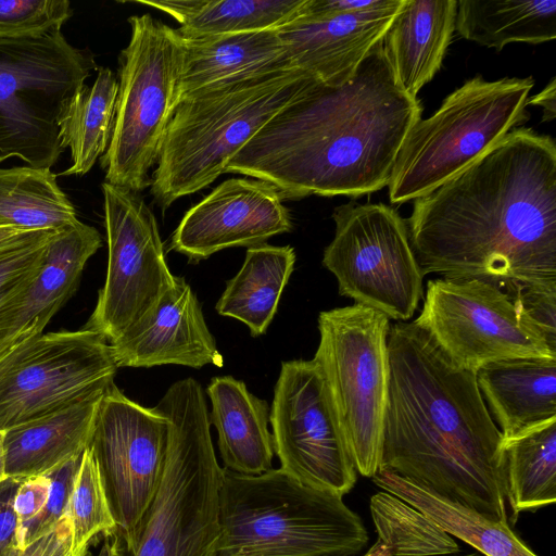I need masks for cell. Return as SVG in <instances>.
<instances>
[{
  "label": "cell",
  "mask_w": 556,
  "mask_h": 556,
  "mask_svg": "<svg viewBox=\"0 0 556 556\" xmlns=\"http://www.w3.org/2000/svg\"><path fill=\"white\" fill-rule=\"evenodd\" d=\"M425 275L506 291L556 287V144L518 127L459 174L414 200L406 222Z\"/></svg>",
  "instance_id": "1"
},
{
  "label": "cell",
  "mask_w": 556,
  "mask_h": 556,
  "mask_svg": "<svg viewBox=\"0 0 556 556\" xmlns=\"http://www.w3.org/2000/svg\"><path fill=\"white\" fill-rule=\"evenodd\" d=\"M421 113L419 99L399 85L380 40L345 84L307 87L225 173L267 181L281 199L370 194L388 186Z\"/></svg>",
  "instance_id": "2"
},
{
  "label": "cell",
  "mask_w": 556,
  "mask_h": 556,
  "mask_svg": "<svg viewBox=\"0 0 556 556\" xmlns=\"http://www.w3.org/2000/svg\"><path fill=\"white\" fill-rule=\"evenodd\" d=\"M379 469L496 522H508L503 435L477 383L414 321L388 337Z\"/></svg>",
  "instance_id": "3"
},
{
  "label": "cell",
  "mask_w": 556,
  "mask_h": 556,
  "mask_svg": "<svg viewBox=\"0 0 556 556\" xmlns=\"http://www.w3.org/2000/svg\"><path fill=\"white\" fill-rule=\"evenodd\" d=\"M156 407L169 422L159 489L134 529L103 535L99 556H216L224 468L204 391L193 378L181 379Z\"/></svg>",
  "instance_id": "4"
},
{
  "label": "cell",
  "mask_w": 556,
  "mask_h": 556,
  "mask_svg": "<svg viewBox=\"0 0 556 556\" xmlns=\"http://www.w3.org/2000/svg\"><path fill=\"white\" fill-rule=\"evenodd\" d=\"M315 81L295 68L181 99L151 178L154 202L166 210L214 182L241 149Z\"/></svg>",
  "instance_id": "5"
},
{
  "label": "cell",
  "mask_w": 556,
  "mask_h": 556,
  "mask_svg": "<svg viewBox=\"0 0 556 556\" xmlns=\"http://www.w3.org/2000/svg\"><path fill=\"white\" fill-rule=\"evenodd\" d=\"M224 468V467H223ZM342 497L301 484L279 468H224L216 556H355L368 543Z\"/></svg>",
  "instance_id": "6"
},
{
  "label": "cell",
  "mask_w": 556,
  "mask_h": 556,
  "mask_svg": "<svg viewBox=\"0 0 556 556\" xmlns=\"http://www.w3.org/2000/svg\"><path fill=\"white\" fill-rule=\"evenodd\" d=\"M531 76L485 80L477 75L409 130L388 184L391 203L422 197L450 180L523 124Z\"/></svg>",
  "instance_id": "7"
},
{
  "label": "cell",
  "mask_w": 556,
  "mask_h": 556,
  "mask_svg": "<svg viewBox=\"0 0 556 556\" xmlns=\"http://www.w3.org/2000/svg\"><path fill=\"white\" fill-rule=\"evenodd\" d=\"M130 39L118 55V92L111 140L100 159L105 182L139 193L151 185L177 105L181 38L146 13L131 15Z\"/></svg>",
  "instance_id": "8"
},
{
  "label": "cell",
  "mask_w": 556,
  "mask_h": 556,
  "mask_svg": "<svg viewBox=\"0 0 556 556\" xmlns=\"http://www.w3.org/2000/svg\"><path fill=\"white\" fill-rule=\"evenodd\" d=\"M96 70L93 54L62 29L0 41V164L15 157L33 167L55 165L64 152L59 118Z\"/></svg>",
  "instance_id": "9"
},
{
  "label": "cell",
  "mask_w": 556,
  "mask_h": 556,
  "mask_svg": "<svg viewBox=\"0 0 556 556\" xmlns=\"http://www.w3.org/2000/svg\"><path fill=\"white\" fill-rule=\"evenodd\" d=\"M384 314L354 303L319 313L318 364L356 470L371 478L380 468L388 402Z\"/></svg>",
  "instance_id": "10"
},
{
  "label": "cell",
  "mask_w": 556,
  "mask_h": 556,
  "mask_svg": "<svg viewBox=\"0 0 556 556\" xmlns=\"http://www.w3.org/2000/svg\"><path fill=\"white\" fill-rule=\"evenodd\" d=\"M336 231L325 248L323 265L339 293L355 303L408 321L424 296V276L413 251L406 220L383 203L339 205Z\"/></svg>",
  "instance_id": "11"
},
{
  "label": "cell",
  "mask_w": 556,
  "mask_h": 556,
  "mask_svg": "<svg viewBox=\"0 0 556 556\" xmlns=\"http://www.w3.org/2000/svg\"><path fill=\"white\" fill-rule=\"evenodd\" d=\"M117 369L108 341L87 328L24 342L0 357V430L104 392Z\"/></svg>",
  "instance_id": "12"
},
{
  "label": "cell",
  "mask_w": 556,
  "mask_h": 556,
  "mask_svg": "<svg viewBox=\"0 0 556 556\" xmlns=\"http://www.w3.org/2000/svg\"><path fill=\"white\" fill-rule=\"evenodd\" d=\"M459 366L477 371L496 361L556 358V350L498 286L479 279H430L413 320Z\"/></svg>",
  "instance_id": "13"
},
{
  "label": "cell",
  "mask_w": 556,
  "mask_h": 556,
  "mask_svg": "<svg viewBox=\"0 0 556 556\" xmlns=\"http://www.w3.org/2000/svg\"><path fill=\"white\" fill-rule=\"evenodd\" d=\"M269 422L282 472L341 497L354 488L357 470L314 358L281 363Z\"/></svg>",
  "instance_id": "14"
},
{
  "label": "cell",
  "mask_w": 556,
  "mask_h": 556,
  "mask_svg": "<svg viewBox=\"0 0 556 556\" xmlns=\"http://www.w3.org/2000/svg\"><path fill=\"white\" fill-rule=\"evenodd\" d=\"M108 269L84 328L117 340L149 314L174 285L157 222L139 193L103 182Z\"/></svg>",
  "instance_id": "15"
},
{
  "label": "cell",
  "mask_w": 556,
  "mask_h": 556,
  "mask_svg": "<svg viewBox=\"0 0 556 556\" xmlns=\"http://www.w3.org/2000/svg\"><path fill=\"white\" fill-rule=\"evenodd\" d=\"M167 417L143 407L112 383L103 393L89 443L116 530L135 528L153 500L166 462Z\"/></svg>",
  "instance_id": "16"
},
{
  "label": "cell",
  "mask_w": 556,
  "mask_h": 556,
  "mask_svg": "<svg viewBox=\"0 0 556 556\" xmlns=\"http://www.w3.org/2000/svg\"><path fill=\"white\" fill-rule=\"evenodd\" d=\"M291 230L289 210L271 184L230 178L185 213L170 249L199 263L218 251L263 244Z\"/></svg>",
  "instance_id": "17"
},
{
  "label": "cell",
  "mask_w": 556,
  "mask_h": 556,
  "mask_svg": "<svg viewBox=\"0 0 556 556\" xmlns=\"http://www.w3.org/2000/svg\"><path fill=\"white\" fill-rule=\"evenodd\" d=\"M101 244L99 231L79 219L54 231L38 273L0 299V357L43 333Z\"/></svg>",
  "instance_id": "18"
},
{
  "label": "cell",
  "mask_w": 556,
  "mask_h": 556,
  "mask_svg": "<svg viewBox=\"0 0 556 556\" xmlns=\"http://www.w3.org/2000/svg\"><path fill=\"white\" fill-rule=\"evenodd\" d=\"M110 346L118 368L224 365L195 293L178 276L155 307Z\"/></svg>",
  "instance_id": "19"
},
{
  "label": "cell",
  "mask_w": 556,
  "mask_h": 556,
  "mask_svg": "<svg viewBox=\"0 0 556 556\" xmlns=\"http://www.w3.org/2000/svg\"><path fill=\"white\" fill-rule=\"evenodd\" d=\"M404 0L327 16H298L277 28L294 66L319 83L349 81L363 60L383 38Z\"/></svg>",
  "instance_id": "20"
},
{
  "label": "cell",
  "mask_w": 556,
  "mask_h": 556,
  "mask_svg": "<svg viewBox=\"0 0 556 556\" xmlns=\"http://www.w3.org/2000/svg\"><path fill=\"white\" fill-rule=\"evenodd\" d=\"M179 37L184 62L177 103L195 92L296 68L277 28Z\"/></svg>",
  "instance_id": "21"
},
{
  "label": "cell",
  "mask_w": 556,
  "mask_h": 556,
  "mask_svg": "<svg viewBox=\"0 0 556 556\" xmlns=\"http://www.w3.org/2000/svg\"><path fill=\"white\" fill-rule=\"evenodd\" d=\"M104 392L4 430L7 477L45 476L79 458L89 446Z\"/></svg>",
  "instance_id": "22"
},
{
  "label": "cell",
  "mask_w": 556,
  "mask_h": 556,
  "mask_svg": "<svg viewBox=\"0 0 556 556\" xmlns=\"http://www.w3.org/2000/svg\"><path fill=\"white\" fill-rule=\"evenodd\" d=\"M476 377L503 439L556 419V358L491 362L481 366Z\"/></svg>",
  "instance_id": "23"
},
{
  "label": "cell",
  "mask_w": 556,
  "mask_h": 556,
  "mask_svg": "<svg viewBox=\"0 0 556 556\" xmlns=\"http://www.w3.org/2000/svg\"><path fill=\"white\" fill-rule=\"evenodd\" d=\"M456 0H404L381 39L399 85L413 98L441 68L455 31Z\"/></svg>",
  "instance_id": "24"
},
{
  "label": "cell",
  "mask_w": 556,
  "mask_h": 556,
  "mask_svg": "<svg viewBox=\"0 0 556 556\" xmlns=\"http://www.w3.org/2000/svg\"><path fill=\"white\" fill-rule=\"evenodd\" d=\"M206 394L212 405L208 418L217 431L224 468L243 475L270 470L275 452L268 429V403L231 376L212 378Z\"/></svg>",
  "instance_id": "25"
},
{
  "label": "cell",
  "mask_w": 556,
  "mask_h": 556,
  "mask_svg": "<svg viewBox=\"0 0 556 556\" xmlns=\"http://www.w3.org/2000/svg\"><path fill=\"white\" fill-rule=\"evenodd\" d=\"M294 264L295 253L290 245L263 243L248 248L242 267L226 281L215 306L217 313L242 321L252 337L264 334Z\"/></svg>",
  "instance_id": "26"
},
{
  "label": "cell",
  "mask_w": 556,
  "mask_h": 556,
  "mask_svg": "<svg viewBox=\"0 0 556 556\" xmlns=\"http://www.w3.org/2000/svg\"><path fill=\"white\" fill-rule=\"evenodd\" d=\"M374 483L417 508L444 532L483 556H538L508 522H496L464 505L445 500L396 473L379 469Z\"/></svg>",
  "instance_id": "27"
},
{
  "label": "cell",
  "mask_w": 556,
  "mask_h": 556,
  "mask_svg": "<svg viewBox=\"0 0 556 556\" xmlns=\"http://www.w3.org/2000/svg\"><path fill=\"white\" fill-rule=\"evenodd\" d=\"M455 30L497 51L513 42H547L556 38V0H459Z\"/></svg>",
  "instance_id": "28"
},
{
  "label": "cell",
  "mask_w": 556,
  "mask_h": 556,
  "mask_svg": "<svg viewBox=\"0 0 556 556\" xmlns=\"http://www.w3.org/2000/svg\"><path fill=\"white\" fill-rule=\"evenodd\" d=\"M118 80L111 68L100 66L91 85H84L65 105L59 122L63 150L71 165L61 176H84L105 153L114 125Z\"/></svg>",
  "instance_id": "29"
},
{
  "label": "cell",
  "mask_w": 556,
  "mask_h": 556,
  "mask_svg": "<svg viewBox=\"0 0 556 556\" xmlns=\"http://www.w3.org/2000/svg\"><path fill=\"white\" fill-rule=\"evenodd\" d=\"M176 20L181 36L200 37L279 28L301 15L306 0L136 1Z\"/></svg>",
  "instance_id": "30"
},
{
  "label": "cell",
  "mask_w": 556,
  "mask_h": 556,
  "mask_svg": "<svg viewBox=\"0 0 556 556\" xmlns=\"http://www.w3.org/2000/svg\"><path fill=\"white\" fill-rule=\"evenodd\" d=\"M51 168L0 167V228L60 230L78 220Z\"/></svg>",
  "instance_id": "31"
},
{
  "label": "cell",
  "mask_w": 556,
  "mask_h": 556,
  "mask_svg": "<svg viewBox=\"0 0 556 556\" xmlns=\"http://www.w3.org/2000/svg\"><path fill=\"white\" fill-rule=\"evenodd\" d=\"M506 501L513 522L556 502V419L503 439Z\"/></svg>",
  "instance_id": "32"
},
{
  "label": "cell",
  "mask_w": 556,
  "mask_h": 556,
  "mask_svg": "<svg viewBox=\"0 0 556 556\" xmlns=\"http://www.w3.org/2000/svg\"><path fill=\"white\" fill-rule=\"evenodd\" d=\"M370 515L380 542L392 556H448L457 542L414 506L386 492L370 498Z\"/></svg>",
  "instance_id": "33"
},
{
  "label": "cell",
  "mask_w": 556,
  "mask_h": 556,
  "mask_svg": "<svg viewBox=\"0 0 556 556\" xmlns=\"http://www.w3.org/2000/svg\"><path fill=\"white\" fill-rule=\"evenodd\" d=\"M64 516L72 530V556H86L91 540L116 528L103 482L89 447L80 457Z\"/></svg>",
  "instance_id": "34"
},
{
  "label": "cell",
  "mask_w": 556,
  "mask_h": 556,
  "mask_svg": "<svg viewBox=\"0 0 556 556\" xmlns=\"http://www.w3.org/2000/svg\"><path fill=\"white\" fill-rule=\"evenodd\" d=\"M68 0H0V41L41 37L72 17Z\"/></svg>",
  "instance_id": "35"
},
{
  "label": "cell",
  "mask_w": 556,
  "mask_h": 556,
  "mask_svg": "<svg viewBox=\"0 0 556 556\" xmlns=\"http://www.w3.org/2000/svg\"><path fill=\"white\" fill-rule=\"evenodd\" d=\"M54 231H26L0 245V299L38 273Z\"/></svg>",
  "instance_id": "36"
},
{
  "label": "cell",
  "mask_w": 556,
  "mask_h": 556,
  "mask_svg": "<svg viewBox=\"0 0 556 556\" xmlns=\"http://www.w3.org/2000/svg\"><path fill=\"white\" fill-rule=\"evenodd\" d=\"M80 457L48 473L51 481L48 501L40 515L28 527L23 541V549L41 535L51 531L63 517Z\"/></svg>",
  "instance_id": "37"
},
{
  "label": "cell",
  "mask_w": 556,
  "mask_h": 556,
  "mask_svg": "<svg viewBox=\"0 0 556 556\" xmlns=\"http://www.w3.org/2000/svg\"><path fill=\"white\" fill-rule=\"evenodd\" d=\"M505 292L556 350V287L519 286Z\"/></svg>",
  "instance_id": "38"
},
{
  "label": "cell",
  "mask_w": 556,
  "mask_h": 556,
  "mask_svg": "<svg viewBox=\"0 0 556 556\" xmlns=\"http://www.w3.org/2000/svg\"><path fill=\"white\" fill-rule=\"evenodd\" d=\"M50 482L48 475L25 478L15 492L13 509L17 521L18 541L22 551L28 527L46 506Z\"/></svg>",
  "instance_id": "39"
},
{
  "label": "cell",
  "mask_w": 556,
  "mask_h": 556,
  "mask_svg": "<svg viewBox=\"0 0 556 556\" xmlns=\"http://www.w3.org/2000/svg\"><path fill=\"white\" fill-rule=\"evenodd\" d=\"M22 480L7 478L0 482V556H20L23 552L13 509L14 495Z\"/></svg>",
  "instance_id": "40"
},
{
  "label": "cell",
  "mask_w": 556,
  "mask_h": 556,
  "mask_svg": "<svg viewBox=\"0 0 556 556\" xmlns=\"http://www.w3.org/2000/svg\"><path fill=\"white\" fill-rule=\"evenodd\" d=\"M383 0H306L300 16H327L370 9Z\"/></svg>",
  "instance_id": "41"
},
{
  "label": "cell",
  "mask_w": 556,
  "mask_h": 556,
  "mask_svg": "<svg viewBox=\"0 0 556 556\" xmlns=\"http://www.w3.org/2000/svg\"><path fill=\"white\" fill-rule=\"evenodd\" d=\"M20 556H71L68 549L51 536H41L28 544Z\"/></svg>",
  "instance_id": "42"
},
{
  "label": "cell",
  "mask_w": 556,
  "mask_h": 556,
  "mask_svg": "<svg viewBox=\"0 0 556 556\" xmlns=\"http://www.w3.org/2000/svg\"><path fill=\"white\" fill-rule=\"evenodd\" d=\"M528 104L539 105L543 110V121L551 122L556 114V79L553 77L542 91L528 99Z\"/></svg>",
  "instance_id": "43"
},
{
  "label": "cell",
  "mask_w": 556,
  "mask_h": 556,
  "mask_svg": "<svg viewBox=\"0 0 556 556\" xmlns=\"http://www.w3.org/2000/svg\"><path fill=\"white\" fill-rule=\"evenodd\" d=\"M24 230L15 228H0V245H3L23 235Z\"/></svg>",
  "instance_id": "44"
},
{
  "label": "cell",
  "mask_w": 556,
  "mask_h": 556,
  "mask_svg": "<svg viewBox=\"0 0 556 556\" xmlns=\"http://www.w3.org/2000/svg\"><path fill=\"white\" fill-rule=\"evenodd\" d=\"M363 556H392L390 549L379 540Z\"/></svg>",
  "instance_id": "45"
},
{
  "label": "cell",
  "mask_w": 556,
  "mask_h": 556,
  "mask_svg": "<svg viewBox=\"0 0 556 556\" xmlns=\"http://www.w3.org/2000/svg\"><path fill=\"white\" fill-rule=\"evenodd\" d=\"M3 438H4V431L0 430V482H2L3 480H5L8 478L5 475V465H4Z\"/></svg>",
  "instance_id": "46"
},
{
  "label": "cell",
  "mask_w": 556,
  "mask_h": 556,
  "mask_svg": "<svg viewBox=\"0 0 556 556\" xmlns=\"http://www.w3.org/2000/svg\"><path fill=\"white\" fill-rule=\"evenodd\" d=\"M448 556H483L482 554L478 553V552H473V553H468V554H464V555H448Z\"/></svg>",
  "instance_id": "47"
},
{
  "label": "cell",
  "mask_w": 556,
  "mask_h": 556,
  "mask_svg": "<svg viewBox=\"0 0 556 556\" xmlns=\"http://www.w3.org/2000/svg\"><path fill=\"white\" fill-rule=\"evenodd\" d=\"M323 556H351L346 554H332V555H323Z\"/></svg>",
  "instance_id": "48"
}]
</instances>
